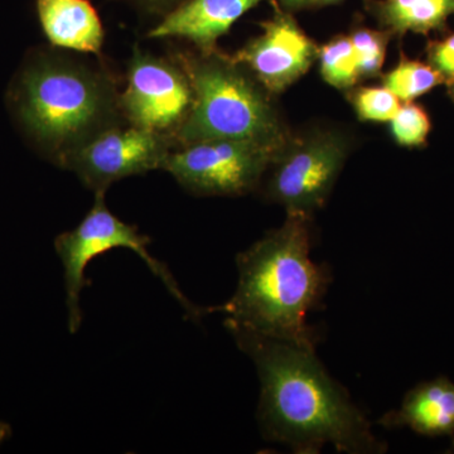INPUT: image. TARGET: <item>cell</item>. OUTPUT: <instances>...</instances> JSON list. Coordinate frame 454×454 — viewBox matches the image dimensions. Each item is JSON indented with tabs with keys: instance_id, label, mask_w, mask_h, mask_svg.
Masks as SVG:
<instances>
[{
	"instance_id": "52a82bcc",
	"label": "cell",
	"mask_w": 454,
	"mask_h": 454,
	"mask_svg": "<svg viewBox=\"0 0 454 454\" xmlns=\"http://www.w3.org/2000/svg\"><path fill=\"white\" fill-rule=\"evenodd\" d=\"M278 151L250 140H203L172 149L162 169L193 195L241 196L259 186Z\"/></svg>"
},
{
	"instance_id": "44dd1931",
	"label": "cell",
	"mask_w": 454,
	"mask_h": 454,
	"mask_svg": "<svg viewBox=\"0 0 454 454\" xmlns=\"http://www.w3.org/2000/svg\"><path fill=\"white\" fill-rule=\"evenodd\" d=\"M140 2L145 3L149 7L154 8H169L170 5H177L184 3V0H140Z\"/></svg>"
},
{
	"instance_id": "ffe728a7",
	"label": "cell",
	"mask_w": 454,
	"mask_h": 454,
	"mask_svg": "<svg viewBox=\"0 0 454 454\" xmlns=\"http://www.w3.org/2000/svg\"><path fill=\"white\" fill-rule=\"evenodd\" d=\"M427 57L429 65L443 77L444 83L454 82V33L442 40L430 41Z\"/></svg>"
},
{
	"instance_id": "cb8c5ba5",
	"label": "cell",
	"mask_w": 454,
	"mask_h": 454,
	"mask_svg": "<svg viewBox=\"0 0 454 454\" xmlns=\"http://www.w3.org/2000/svg\"><path fill=\"white\" fill-rule=\"evenodd\" d=\"M448 92H450V97L454 103V82L448 83Z\"/></svg>"
},
{
	"instance_id": "4fadbf2b",
	"label": "cell",
	"mask_w": 454,
	"mask_h": 454,
	"mask_svg": "<svg viewBox=\"0 0 454 454\" xmlns=\"http://www.w3.org/2000/svg\"><path fill=\"white\" fill-rule=\"evenodd\" d=\"M35 8L52 46L100 55L106 32L90 0H37Z\"/></svg>"
},
{
	"instance_id": "3957f363",
	"label": "cell",
	"mask_w": 454,
	"mask_h": 454,
	"mask_svg": "<svg viewBox=\"0 0 454 454\" xmlns=\"http://www.w3.org/2000/svg\"><path fill=\"white\" fill-rule=\"evenodd\" d=\"M7 106L33 148L59 167L66 155L115 125L121 113L106 77L42 50L20 65Z\"/></svg>"
},
{
	"instance_id": "30bf717a",
	"label": "cell",
	"mask_w": 454,
	"mask_h": 454,
	"mask_svg": "<svg viewBox=\"0 0 454 454\" xmlns=\"http://www.w3.org/2000/svg\"><path fill=\"white\" fill-rule=\"evenodd\" d=\"M262 33L231 56L245 66L269 94H282L318 59L319 47L286 12L278 11Z\"/></svg>"
},
{
	"instance_id": "603a6c76",
	"label": "cell",
	"mask_w": 454,
	"mask_h": 454,
	"mask_svg": "<svg viewBox=\"0 0 454 454\" xmlns=\"http://www.w3.org/2000/svg\"><path fill=\"white\" fill-rule=\"evenodd\" d=\"M340 2V0H312V4L310 5H319V7H322V5L336 4V3Z\"/></svg>"
},
{
	"instance_id": "7402d4cb",
	"label": "cell",
	"mask_w": 454,
	"mask_h": 454,
	"mask_svg": "<svg viewBox=\"0 0 454 454\" xmlns=\"http://www.w3.org/2000/svg\"><path fill=\"white\" fill-rule=\"evenodd\" d=\"M282 4L289 11H298V9L309 7L312 0H280Z\"/></svg>"
},
{
	"instance_id": "5bb4252c",
	"label": "cell",
	"mask_w": 454,
	"mask_h": 454,
	"mask_svg": "<svg viewBox=\"0 0 454 454\" xmlns=\"http://www.w3.org/2000/svg\"><path fill=\"white\" fill-rule=\"evenodd\" d=\"M370 12L381 29L391 35H429L444 32L454 16V0H372Z\"/></svg>"
},
{
	"instance_id": "9c48e42d",
	"label": "cell",
	"mask_w": 454,
	"mask_h": 454,
	"mask_svg": "<svg viewBox=\"0 0 454 454\" xmlns=\"http://www.w3.org/2000/svg\"><path fill=\"white\" fill-rule=\"evenodd\" d=\"M173 145L162 134L115 124L66 155L59 167L73 170L95 193L106 192L121 179L162 169Z\"/></svg>"
},
{
	"instance_id": "277c9868",
	"label": "cell",
	"mask_w": 454,
	"mask_h": 454,
	"mask_svg": "<svg viewBox=\"0 0 454 454\" xmlns=\"http://www.w3.org/2000/svg\"><path fill=\"white\" fill-rule=\"evenodd\" d=\"M193 90V106L173 137L175 145L250 140L280 148L289 138L270 95L245 66L219 51L179 55Z\"/></svg>"
},
{
	"instance_id": "8fae6325",
	"label": "cell",
	"mask_w": 454,
	"mask_h": 454,
	"mask_svg": "<svg viewBox=\"0 0 454 454\" xmlns=\"http://www.w3.org/2000/svg\"><path fill=\"white\" fill-rule=\"evenodd\" d=\"M260 2L262 0H184L149 32V37L184 38L201 52H212L236 20Z\"/></svg>"
},
{
	"instance_id": "6da1fadb",
	"label": "cell",
	"mask_w": 454,
	"mask_h": 454,
	"mask_svg": "<svg viewBox=\"0 0 454 454\" xmlns=\"http://www.w3.org/2000/svg\"><path fill=\"white\" fill-rule=\"evenodd\" d=\"M226 330L258 372V422L267 441L298 454L319 453L327 444L348 454L387 452L366 415L317 357L315 346Z\"/></svg>"
},
{
	"instance_id": "2e32d148",
	"label": "cell",
	"mask_w": 454,
	"mask_h": 454,
	"mask_svg": "<svg viewBox=\"0 0 454 454\" xmlns=\"http://www.w3.org/2000/svg\"><path fill=\"white\" fill-rule=\"evenodd\" d=\"M319 71L328 85L348 90L360 82L358 59L349 35H337L319 47Z\"/></svg>"
},
{
	"instance_id": "8992f818",
	"label": "cell",
	"mask_w": 454,
	"mask_h": 454,
	"mask_svg": "<svg viewBox=\"0 0 454 454\" xmlns=\"http://www.w3.org/2000/svg\"><path fill=\"white\" fill-rule=\"evenodd\" d=\"M348 153V139L340 131L289 136L269 167L268 199L286 214L313 217L327 202Z\"/></svg>"
},
{
	"instance_id": "9a60e30c",
	"label": "cell",
	"mask_w": 454,
	"mask_h": 454,
	"mask_svg": "<svg viewBox=\"0 0 454 454\" xmlns=\"http://www.w3.org/2000/svg\"><path fill=\"white\" fill-rule=\"evenodd\" d=\"M442 83H444L443 77L432 66L408 59L404 53L400 55L395 67L382 76V86L404 103L428 94Z\"/></svg>"
},
{
	"instance_id": "e0dca14e",
	"label": "cell",
	"mask_w": 454,
	"mask_h": 454,
	"mask_svg": "<svg viewBox=\"0 0 454 454\" xmlns=\"http://www.w3.org/2000/svg\"><path fill=\"white\" fill-rule=\"evenodd\" d=\"M348 98L361 121H389L400 109V100L390 90L358 86L348 90Z\"/></svg>"
},
{
	"instance_id": "d6986e66",
	"label": "cell",
	"mask_w": 454,
	"mask_h": 454,
	"mask_svg": "<svg viewBox=\"0 0 454 454\" xmlns=\"http://www.w3.org/2000/svg\"><path fill=\"white\" fill-rule=\"evenodd\" d=\"M432 128L427 110L422 106L409 101L400 106L399 112L390 121L391 136L397 145L417 148L426 145Z\"/></svg>"
},
{
	"instance_id": "7c38bea8",
	"label": "cell",
	"mask_w": 454,
	"mask_h": 454,
	"mask_svg": "<svg viewBox=\"0 0 454 454\" xmlns=\"http://www.w3.org/2000/svg\"><path fill=\"white\" fill-rule=\"evenodd\" d=\"M379 424L389 429L409 428L426 437L454 435V382L447 378L422 382Z\"/></svg>"
},
{
	"instance_id": "7a4b0ae2",
	"label": "cell",
	"mask_w": 454,
	"mask_h": 454,
	"mask_svg": "<svg viewBox=\"0 0 454 454\" xmlns=\"http://www.w3.org/2000/svg\"><path fill=\"white\" fill-rule=\"evenodd\" d=\"M310 247L312 217L286 214L282 226L236 256V291L210 313H223L226 328L316 346L307 316L324 300L331 274L313 262Z\"/></svg>"
},
{
	"instance_id": "d4e9b609",
	"label": "cell",
	"mask_w": 454,
	"mask_h": 454,
	"mask_svg": "<svg viewBox=\"0 0 454 454\" xmlns=\"http://www.w3.org/2000/svg\"><path fill=\"white\" fill-rule=\"evenodd\" d=\"M453 447H454V441H453Z\"/></svg>"
},
{
	"instance_id": "ac0fdd59",
	"label": "cell",
	"mask_w": 454,
	"mask_h": 454,
	"mask_svg": "<svg viewBox=\"0 0 454 454\" xmlns=\"http://www.w3.org/2000/svg\"><path fill=\"white\" fill-rule=\"evenodd\" d=\"M348 35L356 51L360 80L372 79L380 74L387 56V44L393 35L385 29L375 31L370 28H358Z\"/></svg>"
},
{
	"instance_id": "ba28073f",
	"label": "cell",
	"mask_w": 454,
	"mask_h": 454,
	"mask_svg": "<svg viewBox=\"0 0 454 454\" xmlns=\"http://www.w3.org/2000/svg\"><path fill=\"white\" fill-rule=\"evenodd\" d=\"M192 106V85L178 61L134 50L127 88L119 95L121 113L130 125L173 139Z\"/></svg>"
},
{
	"instance_id": "5b68a950",
	"label": "cell",
	"mask_w": 454,
	"mask_h": 454,
	"mask_svg": "<svg viewBox=\"0 0 454 454\" xmlns=\"http://www.w3.org/2000/svg\"><path fill=\"white\" fill-rule=\"evenodd\" d=\"M151 239L140 234L138 227L124 223L106 207V192L95 193L91 210L74 229L62 232L55 240V250L65 271L66 309L70 333L82 328V293L90 286L85 270L89 262L114 249L131 250L145 262L169 294L178 301L188 318L201 321L210 309L196 306L179 288L168 267L154 258L148 250Z\"/></svg>"
}]
</instances>
